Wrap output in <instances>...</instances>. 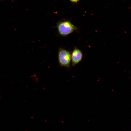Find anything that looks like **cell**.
Segmentation results:
<instances>
[{"instance_id": "obj_4", "label": "cell", "mask_w": 131, "mask_h": 131, "mask_svg": "<svg viewBox=\"0 0 131 131\" xmlns=\"http://www.w3.org/2000/svg\"><path fill=\"white\" fill-rule=\"evenodd\" d=\"M71 1H72L73 2H76L77 1H78L79 0H70Z\"/></svg>"}, {"instance_id": "obj_1", "label": "cell", "mask_w": 131, "mask_h": 131, "mask_svg": "<svg viewBox=\"0 0 131 131\" xmlns=\"http://www.w3.org/2000/svg\"><path fill=\"white\" fill-rule=\"evenodd\" d=\"M57 28L59 34L63 36H68L78 29L70 21L66 20L58 22Z\"/></svg>"}, {"instance_id": "obj_2", "label": "cell", "mask_w": 131, "mask_h": 131, "mask_svg": "<svg viewBox=\"0 0 131 131\" xmlns=\"http://www.w3.org/2000/svg\"><path fill=\"white\" fill-rule=\"evenodd\" d=\"M58 61L60 65L66 68L70 67L71 61V53L62 48H59L58 53Z\"/></svg>"}, {"instance_id": "obj_5", "label": "cell", "mask_w": 131, "mask_h": 131, "mask_svg": "<svg viewBox=\"0 0 131 131\" xmlns=\"http://www.w3.org/2000/svg\"></svg>"}, {"instance_id": "obj_3", "label": "cell", "mask_w": 131, "mask_h": 131, "mask_svg": "<svg viewBox=\"0 0 131 131\" xmlns=\"http://www.w3.org/2000/svg\"><path fill=\"white\" fill-rule=\"evenodd\" d=\"M83 54L82 51L75 47L71 53V61L74 66L78 64L82 60Z\"/></svg>"}]
</instances>
